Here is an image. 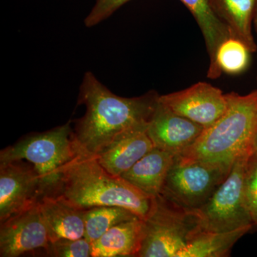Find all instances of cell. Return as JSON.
<instances>
[{"instance_id": "7", "label": "cell", "mask_w": 257, "mask_h": 257, "mask_svg": "<svg viewBox=\"0 0 257 257\" xmlns=\"http://www.w3.org/2000/svg\"><path fill=\"white\" fill-rule=\"evenodd\" d=\"M231 168L175 157L160 195L189 210L202 207Z\"/></svg>"}, {"instance_id": "11", "label": "cell", "mask_w": 257, "mask_h": 257, "mask_svg": "<svg viewBox=\"0 0 257 257\" xmlns=\"http://www.w3.org/2000/svg\"><path fill=\"white\" fill-rule=\"evenodd\" d=\"M204 128L172 111L159 98L147 132L155 147L178 156L197 141Z\"/></svg>"}, {"instance_id": "22", "label": "cell", "mask_w": 257, "mask_h": 257, "mask_svg": "<svg viewBox=\"0 0 257 257\" xmlns=\"http://www.w3.org/2000/svg\"><path fill=\"white\" fill-rule=\"evenodd\" d=\"M243 192L248 212L253 224L257 226V155L253 153L248 158L245 171Z\"/></svg>"}, {"instance_id": "16", "label": "cell", "mask_w": 257, "mask_h": 257, "mask_svg": "<svg viewBox=\"0 0 257 257\" xmlns=\"http://www.w3.org/2000/svg\"><path fill=\"white\" fill-rule=\"evenodd\" d=\"M257 0H210L219 19L229 28L231 37L241 40L251 53L257 51L253 22Z\"/></svg>"}, {"instance_id": "4", "label": "cell", "mask_w": 257, "mask_h": 257, "mask_svg": "<svg viewBox=\"0 0 257 257\" xmlns=\"http://www.w3.org/2000/svg\"><path fill=\"white\" fill-rule=\"evenodd\" d=\"M79 155L69 121L44 133L30 134L7 147L0 152V164L26 160L33 165L43 197L57 193L64 169Z\"/></svg>"}, {"instance_id": "13", "label": "cell", "mask_w": 257, "mask_h": 257, "mask_svg": "<svg viewBox=\"0 0 257 257\" xmlns=\"http://www.w3.org/2000/svg\"><path fill=\"white\" fill-rule=\"evenodd\" d=\"M39 205L50 242L84 237V209L76 207L58 194L43 196L39 200Z\"/></svg>"}, {"instance_id": "15", "label": "cell", "mask_w": 257, "mask_h": 257, "mask_svg": "<svg viewBox=\"0 0 257 257\" xmlns=\"http://www.w3.org/2000/svg\"><path fill=\"white\" fill-rule=\"evenodd\" d=\"M143 240V219L120 223L92 243V257H138Z\"/></svg>"}, {"instance_id": "25", "label": "cell", "mask_w": 257, "mask_h": 257, "mask_svg": "<svg viewBox=\"0 0 257 257\" xmlns=\"http://www.w3.org/2000/svg\"><path fill=\"white\" fill-rule=\"evenodd\" d=\"M253 154L257 155V133L253 144Z\"/></svg>"}, {"instance_id": "24", "label": "cell", "mask_w": 257, "mask_h": 257, "mask_svg": "<svg viewBox=\"0 0 257 257\" xmlns=\"http://www.w3.org/2000/svg\"><path fill=\"white\" fill-rule=\"evenodd\" d=\"M253 28L257 35V1L256 8H255L254 17H253Z\"/></svg>"}, {"instance_id": "21", "label": "cell", "mask_w": 257, "mask_h": 257, "mask_svg": "<svg viewBox=\"0 0 257 257\" xmlns=\"http://www.w3.org/2000/svg\"><path fill=\"white\" fill-rule=\"evenodd\" d=\"M45 251L49 256L92 257V243L85 237L60 239L50 242Z\"/></svg>"}, {"instance_id": "12", "label": "cell", "mask_w": 257, "mask_h": 257, "mask_svg": "<svg viewBox=\"0 0 257 257\" xmlns=\"http://www.w3.org/2000/svg\"><path fill=\"white\" fill-rule=\"evenodd\" d=\"M147 124L126 130L94 155L111 175L121 176L155 147L147 135Z\"/></svg>"}, {"instance_id": "2", "label": "cell", "mask_w": 257, "mask_h": 257, "mask_svg": "<svg viewBox=\"0 0 257 257\" xmlns=\"http://www.w3.org/2000/svg\"><path fill=\"white\" fill-rule=\"evenodd\" d=\"M55 194L62 196L79 209L118 206L133 211L142 219L148 215L154 199L121 176L111 175L95 156L83 155L65 167Z\"/></svg>"}, {"instance_id": "20", "label": "cell", "mask_w": 257, "mask_h": 257, "mask_svg": "<svg viewBox=\"0 0 257 257\" xmlns=\"http://www.w3.org/2000/svg\"><path fill=\"white\" fill-rule=\"evenodd\" d=\"M136 218L140 217L133 211L118 206H99L84 209V237L92 243L113 226Z\"/></svg>"}, {"instance_id": "8", "label": "cell", "mask_w": 257, "mask_h": 257, "mask_svg": "<svg viewBox=\"0 0 257 257\" xmlns=\"http://www.w3.org/2000/svg\"><path fill=\"white\" fill-rule=\"evenodd\" d=\"M41 197L35 167L24 160L0 164V223L32 207Z\"/></svg>"}, {"instance_id": "18", "label": "cell", "mask_w": 257, "mask_h": 257, "mask_svg": "<svg viewBox=\"0 0 257 257\" xmlns=\"http://www.w3.org/2000/svg\"><path fill=\"white\" fill-rule=\"evenodd\" d=\"M252 227L240 228L224 232L199 229L191 236L186 247L177 257H223L229 256L236 241Z\"/></svg>"}, {"instance_id": "6", "label": "cell", "mask_w": 257, "mask_h": 257, "mask_svg": "<svg viewBox=\"0 0 257 257\" xmlns=\"http://www.w3.org/2000/svg\"><path fill=\"white\" fill-rule=\"evenodd\" d=\"M251 155L235 161L226 179L207 202L196 209L199 227L203 231L224 232L254 226L243 192L245 171Z\"/></svg>"}, {"instance_id": "19", "label": "cell", "mask_w": 257, "mask_h": 257, "mask_svg": "<svg viewBox=\"0 0 257 257\" xmlns=\"http://www.w3.org/2000/svg\"><path fill=\"white\" fill-rule=\"evenodd\" d=\"M251 51L241 40L230 37L216 51L214 67L207 72L209 79H217L221 74H239L248 68Z\"/></svg>"}, {"instance_id": "1", "label": "cell", "mask_w": 257, "mask_h": 257, "mask_svg": "<svg viewBox=\"0 0 257 257\" xmlns=\"http://www.w3.org/2000/svg\"><path fill=\"white\" fill-rule=\"evenodd\" d=\"M160 96L150 91L138 97H121L87 72L79 97V104H84L87 110L73 130L79 154L94 156L120 134L148 123Z\"/></svg>"}, {"instance_id": "14", "label": "cell", "mask_w": 257, "mask_h": 257, "mask_svg": "<svg viewBox=\"0 0 257 257\" xmlns=\"http://www.w3.org/2000/svg\"><path fill=\"white\" fill-rule=\"evenodd\" d=\"M175 155L154 147L121 177L150 197L160 195Z\"/></svg>"}, {"instance_id": "9", "label": "cell", "mask_w": 257, "mask_h": 257, "mask_svg": "<svg viewBox=\"0 0 257 257\" xmlns=\"http://www.w3.org/2000/svg\"><path fill=\"white\" fill-rule=\"evenodd\" d=\"M160 100L175 113L207 128L214 124L227 109L226 94L207 82H200L170 94Z\"/></svg>"}, {"instance_id": "17", "label": "cell", "mask_w": 257, "mask_h": 257, "mask_svg": "<svg viewBox=\"0 0 257 257\" xmlns=\"http://www.w3.org/2000/svg\"><path fill=\"white\" fill-rule=\"evenodd\" d=\"M192 13L202 32L208 55V71L214 65L216 51L221 43L231 37L229 28L216 14L210 0H180Z\"/></svg>"}, {"instance_id": "5", "label": "cell", "mask_w": 257, "mask_h": 257, "mask_svg": "<svg viewBox=\"0 0 257 257\" xmlns=\"http://www.w3.org/2000/svg\"><path fill=\"white\" fill-rule=\"evenodd\" d=\"M200 229L195 210L158 195L143 219V240L138 257H177L191 236Z\"/></svg>"}, {"instance_id": "3", "label": "cell", "mask_w": 257, "mask_h": 257, "mask_svg": "<svg viewBox=\"0 0 257 257\" xmlns=\"http://www.w3.org/2000/svg\"><path fill=\"white\" fill-rule=\"evenodd\" d=\"M226 95L228 105L224 114L176 157L231 168L238 158L253 153L257 133V89L244 95L236 92Z\"/></svg>"}, {"instance_id": "23", "label": "cell", "mask_w": 257, "mask_h": 257, "mask_svg": "<svg viewBox=\"0 0 257 257\" xmlns=\"http://www.w3.org/2000/svg\"><path fill=\"white\" fill-rule=\"evenodd\" d=\"M128 1L130 0H97L92 11L85 19L86 26L91 28L101 23Z\"/></svg>"}, {"instance_id": "26", "label": "cell", "mask_w": 257, "mask_h": 257, "mask_svg": "<svg viewBox=\"0 0 257 257\" xmlns=\"http://www.w3.org/2000/svg\"><path fill=\"white\" fill-rule=\"evenodd\" d=\"M256 82H257V77H256Z\"/></svg>"}, {"instance_id": "10", "label": "cell", "mask_w": 257, "mask_h": 257, "mask_svg": "<svg viewBox=\"0 0 257 257\" xmlns=\"http://www.w3.org/2000/svg\"><path fill=\"white\" fill-rule=\"evenodd\" d=\"M50 242L39 201L1 223V257H18L38 248L46 250Z\"/></svg>"}]
</instances>
